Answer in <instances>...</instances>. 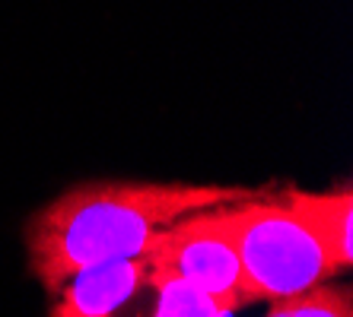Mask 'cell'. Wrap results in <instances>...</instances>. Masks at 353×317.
<instances>
[{"instance_id":"cell-3","label":"cell","mask_w":353,"mask_h":317,"mask_svg":"<svg viewBox=\"0 0 353 317\" xmlns=\"http://www.w3.org/2000/svg\"><path fill=\"white\" fill-rule=\"evenodd\" d=\"M150 254L165 270H172L175 276L204 289L226 314L239 311L242 305H252L242 267H239V254L232 248V238L216 219V206L191 212L163 228L157 241L150 244Z\"/></svg>"},{"instance_id":"cell-4","label":"cell","mask_w":353,"mask_h":317,"mask_svg":"<svg viewBox=\"0 0 353 317\" xmlns=\"http://www.w3.org/2000/svg\"><path fill=\"white\" fill-rule=\"evenodd\" d=\"M287 200L299 210L309 228L315 232L325 257L331 261L334 273L353 263V190L341 184L337 190L325 194H305V190H287Z\"/></svg>"},{"instance_id":"cell-2","label":"cell","mask_w":353,"mask_h":317,"mask_svg":"<svg viewBox=\"0 0 353 317\" xmlns=\"http://www.w3.org/2000/svg\"><path fill=\"white\" fill-rule=\"evenodd\" d=\"M216 219L232 238L252 301L287 298L334 276L325 248L287 197L261 200L255 190L245 200L216 206Z\"/></svg>"},{"instance_id":"cell-1","label":"cell","mask_w":353,"mask_h":317,"mask_svg":"<svg viewBox=\"0 0 353 317\" xmlns=\"http://www.w3.org/2000/svg\"><path fill=\"white\" fill-rule=\"evenodd\" d=\"M252 194V187L188 181H80L26 222L29 267L54 295L83 270L150 251L163 228L191 212L236 204Z\"/></svg>"},{"instance_id":"cell-5","label":"cell","mask_w":353,"mask_h":317,"mask_svg":"<svg viewBox=\"0 0 353 317\" xmlns=\"http://www.w3.org/2000/svg\"><path fill=\"white\" fill-rule=\"evenodd\" d=\"M268 317H353V298L350 289L319 283L305 292L277 298Z\"/></svg>"},{"instance_id":"cell-6","label":"cell","mask_w":353,"mask_h":317,"mask_svg":"<svg viewBox=\"0 0 353 317\" xmlns=\"http://www.w3.org/2000/svg\"><path fill=\"white\" fill-rule=\"evenodd\" d=\"M157 317H232V314H226L204 289H197L188 279H181L172 270H165Z\"/></svg>"}]
</instances>
